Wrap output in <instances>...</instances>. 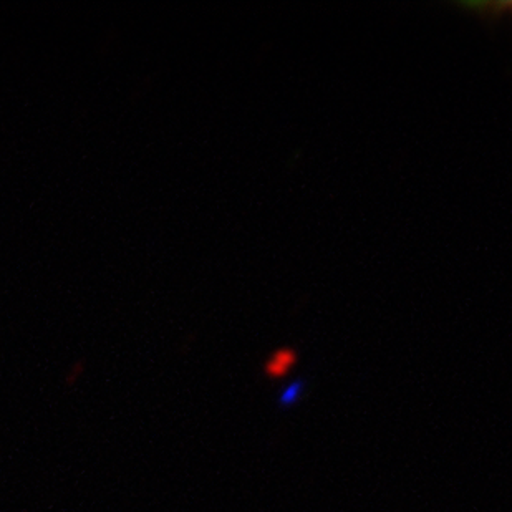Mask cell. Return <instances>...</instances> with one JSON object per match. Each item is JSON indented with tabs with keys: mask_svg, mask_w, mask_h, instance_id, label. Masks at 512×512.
I'll list each match as a JSON object with an SVG mask.
<instances>
[{
	"mask_svg": "<svg viewBox=\"0 0 512 512\" xmlns=\"http://www.w3.org/2000/svg\"><path fill=\"white\" fill-rule=\"evenodd\" d=\"M297 352L292 347H282L272 353L264 363V373L272 380H279L285 377L297 363Z\"/></svg>",
	"mask_w": 512,
	"mask_h": 512,
	"instance_id": "obj_1",
	"label": "cell"
},
{
	"mask_svg": "<svg viewBox=\"0 0 512 512\" xmlns=\"http://www.w3.org/2000/svg\"><path fill=\"white\" fill-rule=\"evenodd\" d=\"M305 390H307V378L299 377L287 383L277 397V405L281 406L282 410H289L294 408L299 403L300 398L304 397Z\"/></svg>",
	"mask_w": 512,
	"mask_h": 512,
	"instance_id": "obj_2",
	"label": "cell"
},
{
	"mask_svg": "<svg viewBox=\"0 0 512 512\" xmlns=\"http://www.w3.org/2000/svg\"><path fill=\"white\" fill-rule=\"evenodd\" d=\"M461 7L464 9H471L476 14H483L486 17L494 15L496 19H499L501 15L508 14L511 10V2L509 0H503V2H461Z\"/></svg>",
	"mask_w": 512,
	"mask_h": 512,
	"instance_id": "obj_3",
	"label": "cell"
}]
</instances>
